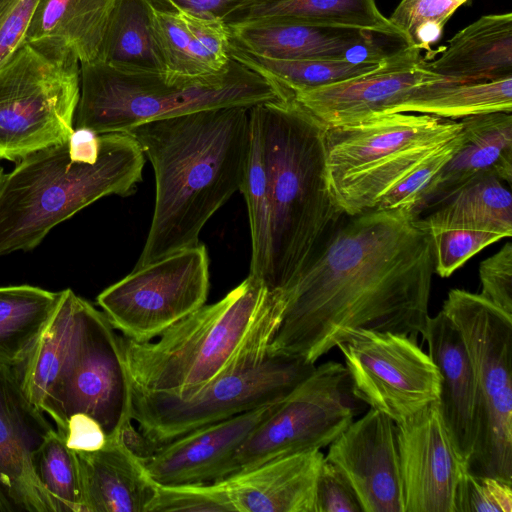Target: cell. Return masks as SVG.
I'll list each match as a JSON object with an SVG mask.
<instances>
[{
  "mask_svg": "<svg viewBox=\"0 0 512 512\" xmlns=\"http://www.w3.org/2000/svg\"><path fill=\"white\" fill-rule=\"evenodd\" d=\"M434 272L432 238L417 216L378 209L348 216L281 291L268 355L315 364L357 330L423 335Z\"/></svg>",
  "mask_w": 512,
  "mask_h": 512,
  "instance_id": "6da1fadb",
  "label": "cell"
},
{
  "mask_svg": "<svg viewBox=\"0 0 512 512\" xmlns=\"http://www.w3.org/2000/svg\"><path fill=\"white\" fill-rule=\"evenodd\" d=\"M150 160L155 204L134 268L199 243L207 221L240 187L250 143L249 108L206 109L128 131Z\"/></svg>",
  "mask_w": 512,
  "mask_h": 512,
  "instance_id": "7a4b0ae2",
  "label": "cell"
},
{
  "mask_svg": "<svg viewBox=\"0 0 512 512\" xmlns=\"http://www.w3.org/2000/svg\"><path fill=\"white\" fill-rule=\"evenodd\" d=\"M266 162L270 246L263 283L283 291L319 255L348 215L328 183L326 125L292 96L249 108Z\"/></svg>",
  "mask_w": 512,
  "mask_h": 512,
  "instance_id": "3957f363",
  "label": "cell"
},
{
  "mask_svg": "<svg viewBox=\"0 0 512 512\" xmlns=\"http://www.w3.org/2000/svg\"><path fill=\"white\" fill-rule=\"evenodd\" d=\"M281 291L248 275L221 300L170 326L155 342L121 337L128 380L143 389L185 394L268 357L281 322Z\"/></svg>",
  "mask_w": 512,
  "mask_h": 512,
  "instance_id": "277c9868",
  "label": "cell"
},
{
  "mask_svg": "<svg viewBox=\"0 0 512 512\" xmlns=\"http://www.w3.org/2000/svg\"><path fill=\"white\" fill-rule=\"evenodd\" d=\"M67 141L28 155L4 175L0 256L34 249L59 223L104 196L131 195L142 180L144 153L130 133L101 134L94 163L74 159Z\"/></svg>",
  "mask_w": 512,
  "mask_h": 512,
  "instance_id": "5b68a950",
  "label": "cell"
},
{
  "mask_svg": "<svg viewBox=\"0 0 512 512\" xmlns=\"http://www.w3.org/2000/svg\"><path fill=\"white\" fill-rule=\"evenodd\" d=\"M292 93L233 59L219 73L133 72L100 60L80 63L75 125L97 134L128 132L152 120L200 110L279 101Z\"/></svg>",
  "mask_w": 512,
  "mask_h": 512,
  "instance_id": "8992f818",
  "label": "cell"
},
{
  "mask_svg": "<svg viewBox=\"0 0 512 512\" xmlns=\"http://www.w3.org/2000/svg\"><path fill=\"white\" fill-rule=\"evenodd\" d=\"M462 130L460 120L390 113L324 133L328 183L348 215L375 209L380 199Z\"/></svg>",
  "mask_w": 512,
  "mask_h": 512,
  "instance_id": "52a82bcc",
  "label": "cell"
},
{
  "mask_svg": "<svg viewBox=\"0 0 512 512\" xmlns=\"http://www.w3.org/2000/svg\"><path fill=\"white\" fill-rule=\"evenodd\" d=\"M80 97L70 50L25 43L0 68V160L19 162L66 142Z\"/></svg>",
  "mask_w": 512,
  "mask_h": 512,
  "instance_id": "ba28073f",
  "label": "cell"
},
{
  "mask_svg": "<svg viewBox=\"0 0 512 512\" xmlns=\"http://www.w3.org/2000/svg\"><path fill=\"white\" fill-rule=\"evenodd\" d=\"M442 311L461 333L479 398V432L467 470L512 481V315L480 294L451 289Z\"/></svg>",
  "mask_w": 512,
  "mask_h": 512,
  "instance_id": "9c48e42d",
  "label": "cell"
},
{
  "mask_svg": "<svg viewBox=\"0 0 512 512\" xmlns=\"http://www.w3.org/2000/svg\"><path fill=\"white\" fill-rule=\"evenodd\" d=\"M64 437L69 418H94L107 438L129 413V380L121 337L103 312L75 294L71 324L56 375L40 402Z\"/></svg>",
  "mask_w": 512,
  "mask_h": 512,
  "instance_id": "30bf717a",
  "label": "cell"
},
{
  "mask_svg": "<svg viewBox=\"0 0 512 512\" xmlns=\"http://www.w3.org/2000/svg\"><path fill=\"white\" fill-rule=\"evenodd\" d=\"M315 364L269 356L260 364L218 377L185 394L143 389L129 382V413L158 447L191 431L275 403Z\"/></svg>",
  "mask_w": 512,
  "mask_h": 512,
  "instance_id": "8fae6325",
  "label": "cell"
},
{
  "mask_svg": "<svg viewBox=\"0 0 512 512\" xmlns=\"http://www.w3.org/2000/svg\"><path fill=\"white\" fill-rule=\"evenodd\" d=\"M356 400L344 365L328 361L315 366L247 437L224 478L273 458L330 445L358 414Z\"/></svg>",
  "mask_w": 512,
  "mask_h": 512,
  "instance_id": "7c38bea8",
  "label": "cell"
},
{
  "mask_svg": "<svg viewBox=\"0 0 512 512\" xmlns=\"http://www.w3.org/2000/svg\"><path fill=\"white\" fill-rule=\"evenodd\" d=\"M210 287L206 247L196 244L133 271L97 296L111 325L148 342L202 307Z\"/></svg>",
  "mask_w": 512,
  "mask_h": 512,
  "instance_id": "4fadbf2b",
  "label": "cell"
},
{
  "mask_svg": "<svg viewBox=\"0 0 512 512\" xmlns=\"http://www.w3.org/2000/svg\"><path fill=\"white\" fill-rule=\"evenodd\" d=\"M337 347L355 398L395 423L438 401L441 376L416 336L361 329Z\"/></svg>",
  "mask_w": 512,
  "mask_h": 512,
  "instance_id": "5bb4252c",
  "label": "cell"
},
{
  "mask_svg": "<svg viewBox=\"0 0 512 512\" xmlns=\"http://www.w3.org/2000/svg\"><path fill=\"white\" fill-rule=\"evenodd\" d=\"M53 430L25 392L22 366L0 363V512H55L33 467Z\"/></svg>",
  "mask_w": 512,
  "mask_h": 512,
  "instance_id": "9a60e30c",
  "label": "cell"
},
{
  "mask_svg": "<svg viewBox=\"0 0 512 512\" xmlns=\"http://www.w3.org/2000/svg\"><path fill=\"white\" fill-rule=\"evenodd\" d=\"M395 424L404 512H456L468 470L454 449L438 401Z\"/></svg>",
  "mask_w": 512,
  "mask_h": 512,
  "instance_id": "2e32d148",
  "label": "cell"
},
{
  "mask_svg": "<svg viewBox=\"0 0 512 512\" xmlns=\"http://www.w3.org/2000/svg\"><path fill=\"white\" fill-rule=\"evenodd\" d=\"M420 50L406 45L364 75L293 93L326 126L354 124L388 114L419 85L445 79L424 68Z\"/></svg>",
  "mask_w": 512,
  "mask_h": 512,
  "instance_id": "e0dca14e",
  "label": "cell"
},
{
  "mask_svg": "<svg viewBox=\"0 0 512 512\" xmlns=\"http://www.w3.org/2000/svg\"><path fill=\"white\" fill-rule=\"evenodd\" d=\"M325 459L344 474L363 512H404L396 424L370 408L329 445Z\"/></svg>",
  "mask_w": 512,
  "mask_h": 512,
  "instance_id": "ac0fdd59",
  "label": "cell"
},
{
  "mask_svg": "<svg viewBox=\"0 0 512 512\" xmlns=\"http://www.w3.org/2000/svg\"><path fill=\"white\" fill-rule=\"evenodd\" d=\"M279 401L191 431L162 445L141 462L161 485L219 481L239 447Z\"/></svg>",
  "mask_w": 512,
  "mask_h": 512,
  "instance_id": "d6986e66",
  "label": "cell"
},
{
  "mask_svg": "<svg viewBox=\"0 0 512 512\" xmlns=\"http://www.w3.org/2000/svg\"><path fill=\"white\" fill-rule=\"evenodd\" d=\"M227 27L233 46L265 58L378 63L389 54L374 43V33L360 29L274 22Z\"/></svg>",
  "mask_w": 512,
  "mask_h": 512,
  "instance_id": "ffe728a7",
  "label": "cell"
},
{
  "mask_svg": "<svg viewBox=\"0 0 512 512\" xmlns=\"http://www.w3.org/2000/svg\"><path fill=\"white\" fill-rule=\"evenodd\" d=\"M441 376L438 406L459 458L468 465L479 432V398L473 367L460 331L441 310L422 335Z\"/></svg>",
  "mask_w": 512,
  "mask_h": 512,
  "instance_id": "44dd1931",
  "label": "cell"
},
{
  "mask_svg": "<svg viewBox=\"0 0 512 512\" xmlns=\"http://www.w3.org/2000/svg\"><path fill=\"white\" fill-rule=\"evenodd\" d=\"M320 449L273 458L213 482L234 512H316Z\"/></svg>",
  "mask_w": 512,
  "mask_h": 512,
  "instance_id": "7402d4cb",
  "label": "cell"
},
{
  "mask_svg": "<svg viewBox=\"0 0 512 512\" xmlns=\"http://www.w3.org/2000/svg\"><path fill=\"white\" fill-rule=\"evenodd\" d=\"M460 121L462 143L438 174L423 209L439 207L478 178L494 176L511 185L512 114L484 113Z\"/></svg>",
  "mask_w": 512,
  "mask_h": 512,
  "instance_id": "603a6c76",
  "label": "cell"
},
{
  "mask_svg": "<svg viewBox=\"0 0 512 512\" xmlns=\"http://www.w3.org/2000/svg\"><path fill=\"white\" fill-rule=\"evenodd\" d=\"M80 463L85 512H147L157 482L114 436L99 450L75 451Z\"/></svg>",
  "mask_w": 512,
  "mask_h": 512,
  "instance_id": "cb8c5ba5",
  "label": "cell"
},
{
  "mask_svg": "<svg viewBox=\"0 0 512 512\" xmlns=\"http://www.w3.org/2000/svg\"><path fill=\"white\" fill-rule=\"evenodd\" d=\"M427 70L455 82L512 77V13L484 15L458 31Z\"/></svg>",
  "mask_w": 512,
  "mask_h": 512,
  "instance_id": "d4e9b609",
  "label": "cell"
},
{
  "mask_svg": "<svg viewBox=\"0 0 512 512\" xmlns=\"http://www.w3.org/2000/svg\"><path fill=\"white\" fill-rule=\"evenodd\" d=\"M254 22L354 28L404 41L376 0H264L241 10L225 25Z\"/></svg>",
  "mask_w": 512,
  "mask_h": 512,
  "instance_id": "484cf974",
  "label": "cell"
},
{
  "mask_svg": "<svg viewBox=\"0 0 512 512\" xmlns=\"http://www.w3.org/2000/svg\"><path fill=\"white\" fill-rule=\"evenodd\" d=\"M116 0H40L25 43L70 50L80 63L98 59Z\"/></svg>",
  "mask_w": 512,
  "mask_h": 512,
  "instance_id": "4316f807",
  "label": "cell"
},
{
  "mask_svg": "<svg viewBox=\"0 0 512 512\" xmlns=\"http://www.w3.org/2000/svg\"><path fill=\"white\" fill-rule=\"evenodd\" d=\"M155 24L167 71L202 76L228 66L230 34L223 22L156 11Z\"/></svg>",
  "mask_w": 512,
  "mask_h": 512,
  "instance_id": "83f0119b",
  "label": "cell"
},
{
  "mask_svg": "<svg viewBox=\"0 0 512 512\" xmlns=\"http://www.w3.org/2000/svg\"><path fill=\"white\" fill-rule=\"evenodd\" d=\"M155 14L148 0H116L97 60L126 71H167Z\"/></svg>",
  "mask_w": 512,
  "mask_h": 512,
  "instance_id": "f1b7e54d",
  "label": "cell"
},
{
  "mask_svg": "<svg viewBox=\"0 0 512 512\" xmlns=\"http://www.w3.org/2000/svg\"><path fill=\"white\" fill-rule=\"evenodd\" d=\"M420 113L462 118L492 112H512V77L490 81L455 82L447 79L417 86L390 113Z\"/></svg>",
  "mask_w": 512,
  "mask_h": 512,
  "instance_id": "f546056e",
  "label": "cell"
},
{
  "mask_svg": "<svg viewBox=\"0 0 512 512\" xmlns=\"http://www.w3.org/2000/svg\"><path fill=\"white\" fill-rule=\"evenodd\" d=\"M60 292L31 285L0 287V363L22 366L53 317Z\"/></svg>",
  "mask_w": 512,
  "mask_h": 512,
  "instance_id": "4dcf8cb0",
  "label": "cell"
},
{
  "mask_svg": "<svg viewBox=\"0 0 512 512\" xmlns=\"http://www.w3.org/2000/svg\"><path fill=\"white\" fill-rule=\"evenodd\" d=\"M421 221L427 230L469 229L511 237L512 196L497 177L478 178Z\"/></svg>",
  "mask_w": 512,
  "mask_h": 512,
  "instance_id": "1f68e13d",
  "label": "cell"
},
{
  "mask_svg": "<svg viewBox=\"0 0 512 512\" xmlns=\"http://www.w3.org/2000/svg\"><path fill=\"white\" fill-rule=\"evenodd\" d=\"M230 56L289 90L298 91L333 84L370 73L381 62L340 60H281L257 56L230 43Z\"/></svg>",
  "mask_w": 512,
  "mask_h": 512,
  "instance_id": "d6a6232c",
  "label": "cell"
},
{
  "mask_svg": "<svg viewBox=\"0 0 512 512\" xmlns=\"http://www.w3.org/2000/svg\"><path fill=\"white\" fill-rule=\"evenodd\" d=\"M250 143L240 191L246 200L250 236V275L264 281L270 246L269 183L259 128L250 117Z\"/></svg>",
  "mask_w": 512,
  "mask_h": 512,
  "instance_id": "836d02e7",
  "label": "cell"
},
{
  "mask_svg": "<svg viewBox=\"0 0 512 512\" xmlns=\"http://www.w3.org/2000/svg\"><path fill=\"white\" fill-rule=\"evenodd\" d=\"M37 479L55 512H85L83 482L77 454L54 429L34 455Z\"/></svg>",
  "mask_w": 512,
  "mask_h": 512,
  "instance_id": "e575fe53",
  "label": "cell"
},
{
  "mask_svg": "<svg viewBox=\"0 0 512 512\" xmlns=\"http://www.w3.org/2000/svg\"><path fill=\"white\" fill-rule=\"evenodd\" d=\"M462 143L461 132L383 195L375 209L401 210L418 217L438 174Z\"/></svg>",
  "mask_w": 512,
  "mask_h": 512,
  "instance_id": "d590c367",
  "label": "cell"
},
{
  "mask_svg": "<svg viewBox=\"0 0 512 512\" xmlns=\"http://www.w3.org/2000/svg\"><path fill=\"white\" fill-rule=\"evenodd\" d=\"M428 231L433 242L434 270L443 278L451 276L454 271L486 246L504 238L499 233L480 230Z\"/></svg>",
  "mask_w": 512,
  "mask_h": 512,
  "instance_id": "8d00e7d4",
  "label": "cell"
},
{
  "mask_svg": "<svg viewBox=\"0 0 512 512\" xmlns=\"http://www.w3.org/2000/svg\"><path fill=\"white\" fill-rule=\"evenodd\" d=\"M233 511L224 493L214 483L195 485H161L147 512Z\"/></svg>",
  "mask_w": 512,
  "mask_h": 512,
  "instance_id": "74e56055",
  "label": "cell"
},
{
  "mask_svg": "<svg viewBox=\"0 0 512 512\" xmlns=\"http://www.w3.org/2000/svg\"><path fill=\"white\" fill-rule=\"evenodd\" d=\"M456 512H512V481L467 471L459 487Z\"/></svg>",
  "mask_w": 512,
  "mask_h": 512,
  "instance_id": "f35d334b",
  "label": "cell"
},
{
  "mask_svg": "<svg viewBox=\"0 0 512 512\" xmlns=\"http://www.w3.org/2000/svg\"><path fill=\"white\" fill-rule=\"evenodd\" d=\"M468 0H401L388 18L404 36L406 45L414 31L431 24L444 28L454 11Z\"/></svg>",
  "mask_w": 512,
  "mask_h": 512,
  "instance_id": "ab89813d",
  "label": "cell"
},
{
  "mask_svg": "<svg viewBox=\"0 0 512 512\" xmlns=\"http://www.w3.org/2000/svg\"><path fill=\"white\" fill-rule=\"evenodd\" d=\"M480 295L512 315V244L506 243L498 252L481 262Z\"/></svg>",
  "mask_w": 512,
  "mask_h": 512,
  "instance_id": "60d3db41",
  "label": "cell"
},
{
  "mask_svg": "<svg viewBox=\"0 0 512 512\" xmlns=\"http://www.w3.org/2000/svg\"><path fill=\"white\" fill-rule=\"evenodd\" d=\"M40 0H0V68L25 44Z\"/></svg>",
  "mask_w": 512,
  "mask_h": 512,
  "instance_id": "b9f144b4",
  "label": "cell"
},
{
  "mask_svg": "<svg viewBox=\"0 0 512 512\" xmlns=\"http://www.w3.org/2000/svg\"><path fill=\"white\" fill-rule=\"evenodd\" d=\"M316 512H363L349 481L325 458L316 484Z\"/></svg>",
  "mask_w": 512,
  "mask_h": 512,
  "instance_id": "7bdbcfd3",
  "label": "cell"
},
{
  "mask_svg": "<svg viewBox=\"0 0 512 512\" xmlns=\"http://www.w3.org/2000/svg\"><path fill=\"white\" fill-rule=\"evenodd\" d=\"M155 11L189 14L224 24L241 10L264 0H148Z\"/></svg>",
  "mask_w": 512,
  "mask_h": 512,
  "instance_id": "ee69618b",
  "label": "cell"
},
{
  "mask_svg": "<svg viewBox=\"0 0 512 512\" xmlns=\"http://www.w3.org/2000/svg\"><path fill=\"white\" fill-rule=\"evenodd\" d=\"M64 439L66 445L74 451L91 452L101 449L108 438L94 418L77 413L69 418Z\"/></svg>",
  "mask_w": 512,
  "mask_h": 512,
  "instance_id": "f6af8a7d",
  "label": "cell"
},
{
  "mask_svg": "<svg viewBox=\"0 0 512 512\" xmlns=\"http://www.w3.org/2000/svg\"><path fill=\"white\" fill-rule=\"evenodd\" d=\"M70 155L82 162L94 163L100 152V135L87 127H78L73 130L68 139Z\"/></svg>",
  "mask_w": 512,
  "mask_h": 512,
  "instance_id": "bcb514c9",
  "label": "cell"
},
{
  "mask_svg": "<svg viewBox=\"0 0 512 512\" xmlns=\"http://www.w3.org/2000/svg\"><path fill=\"white\" fill-rule=\"evenodd\" d=\"M130 416L124 419L118 430L120 442L141 461L149 458L159 448L132 424Z\"/></svg>",
  "mask_w": 512,
  "mask_h": 512,
  "instance_id": "7dc6e473",
  "label": "cell"
},
{
  "mask_svg": "<svg viewBox=\"0 0 512 512\" xmlns=\"http://www.w3.org/2000/svg\"><path fill=\"white\" fill-rule=\"evenodd\" d=\"M4 175L5 174H4L3 168L0 166V184H1L2 180H3Z\"/></svg>",
  "mask_w": 512,
  "mask_h": 512,
  "instance_id": "c3c4849f",
  "label": "cell"
}]
</instances>
